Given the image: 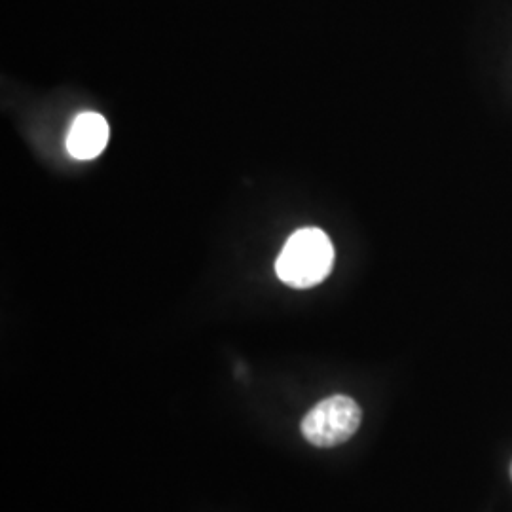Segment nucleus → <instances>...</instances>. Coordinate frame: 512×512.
<instances>
[{
    "mask_svg": "<svg viewBox=\"0 0 512 512\" xmlns=\"http://www.w3.org/2000/svg\"><path fill=\"white\" fill-rule=\"evenodd\" d=\"M334 247L319 228H302L287 239L277 256V277L294 289H310L329 277Z\"/></svg>",
    "mask_w": 512,
    "mask_h": 512,
    "instance_id": "nucleus-1",
    "label": "nucleus"
},
{
    "mask_svg": "<svg viewBox=\"0 0 512 512\" xmlns=\"http://www.w3.org/2000/svg\"><path fill=\"white\" fill-rule=\"evenodd\" d=\"M361 406L346 395H334L315 404L302 420V435L313 446L332 448L348 442L361 427Z\"/></svg>",
    "mask_w": 512,
    "mask_h": 512,
    "instance_id": "nucleus-2",
    "label": "nucleus"
},
{
    "mask_svg": "<svg viewBox=\"0 0 512 512\" xmlns=\"http://www.w3.org/2000/svg\"><path fill=\"white\" fill-rule=\"evenodd\" d=\"M109 133V124L101 114L82 112L69 129L67 150L76 160H93L107 147Z\"/></svg>",
    "mask_w": 512,
    "mask_h": 512,
    "instance_id": "nucleus-3",
    "label": "nucleus"
},
{
    "mask_svg": "<svg viewBox=\"0 0 512 512\" xmlns=\"http://www.w3.org/2000/svg\"><path fill=\"white\" fill-rule=\"evenodd\" d=\"M511 475H512V467H511Z\"/></svg>",
    "mask_w": 512,
    "mask_h": 512,
    "instance_id": "nucleus-4",
    "label": "nucleus"
}]
</instances>
